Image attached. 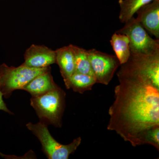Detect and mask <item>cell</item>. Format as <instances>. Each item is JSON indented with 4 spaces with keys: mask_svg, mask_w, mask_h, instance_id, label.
Returning a JSON list of instances; mask_svg holds the SVG:
<instances>
[{
    "mask_svg": "<svg viewBox=\"0 0 159 159\" xmlns=\"http://www.w3.org/2000/svg\"><path fill=\"white\" fill-rule=\"evenodd\" d=\"M120 66L107 129L135 147L146 131L159 125V88L130 61Z\"/></svg>",
    "mask_w": 159,
    "mask_h": 159,
    "instance_id": "obj_1",
    "label": "cell"
},
{
    "mask_svg": "<svg viewBox=\"0 0 159 159\" xmlns=\"http://www.w3.org/2000/svg\"><path fill=\"white\" fill-rule=\"evenodd\" d=\"M65 97L64 91L57 86L45 93L32 97L31 105L41 122L61 127L65 106Z\"/></svg>",
    "mask_w": 159,
    "mask_h": 159,
    "instance_id": "obj_2",
    "label": "cell"
},
{
    "mask_svg": "<svg viewBox=\"0 0 159 159\" xmlns=\"http://www.w3.org/2000/svg\"><path fill=\"white\" fill-rule=\"evenodd\" d=\"M50 69L34 68L21 65L17 67L0 66V90L3 96L8 98L15 90L23 89L35 77Z\"/></svg>",
    "mask_w": 159,
    "mask_h": 159,
    "instance_id": "obj_3",
    "label": "cell"
},
{
    "mask_svg": "<svg viewBox=\"0 0 159 159\" xmlns=\"http://www.w3.org/2000/svg\"><path fill=\"white\" fill-rule=\"evenodd\" d=\"M26 127L31 131L41 143L44 152L49 159H68L81 144V139L78 137L68 145H63L51 136L44 122L33 124L29 122Z\"/></svg>",
    "mask_w": 159,
    "mask_h": 159,
    "instance_id": "obj_4",
    "label": "cell"
},
{
    "mask_svg": "<svg viewBox=\"0 0 159 159\" xmlns=\"http://www.w3.org/2000/svg\"><path fill=\"white\" fill-rule=\"evenodd\" d=\"M116 32L128 36L131 54H150L159 52V39L150 37L134 16Z\"/></svg>",
    "mask_w": 159,
    "mask_h": 159,
    "instance_id": "obj_5",
    "label": "cell"
},
{
    "mask_svg": "<svg viewBox=\"0 0 159 159\" xmlns=\"http://www.w3.org/2000/svg\"><path fill=\"white\" fill-rule=\"evenodd\" d=\"M91 68L97 83L108 85L115 72L121 65L116 55L103 53L95 49L88 50Z\"/></svg>",
    "mask_w": 159,
    "mask_h": 159,
    "instance_id": "obj_6",
    "label": "cell"
},
{
    "mask_svg": "<svg viewBox=\"0 0 159 159\" xmlns=\"http://www.w3.org/2000/svg\"><path fill=\"white\" fill-rule=\"evenodd\" d=\"M129 60L159 88V52L150 54H131Z\"/></svg>",
    "mask_w": 159,
    "mask_h": 159,
    "instance_id": "obj_7",
    "label": "cell"
},
{
    "mask_svg": "<svg viewBox=\"0 0 159 159\" xmlns=\"http://www.w3.org/2000/svg\"><path fill=\"white\" fill-rule=\"evenodd\" d=\"M54 63H56V51L45 46L32 44L25 51L23 65L41 68Z\"/></svg>",
    "mask_w": 159,
    "mask_h": 159,
    "instance_id": "obj_8",
    "label": "cell"
},
{
    "mask_svg": "<svg viewBox=\"0 0 159 159\" xmlns=\"http://www.w3.org/2000/svg\"><path fill=\"white\" fill-rule=\"evenodd\" d=\"M136 19L146 31L159 39V0H153L137 11Z\"/></svg>",
    "mask_w": 159,
    "mask_h": 159,
    "instance_id": "obj_9",
    "label": "cell"
},
{
    "mask_svg": "<svg viewBox=\"0 0 159 159\" xmlns=\"http://www.w3.org/2000/svg\"><path fill=\"white\" fill-rule=\"evenodd\" d=\"M56 63L59 66L61 74L67 89H69L70 78L75 72L74 54L71 44L56 51Z\"/></svg>",
    "mask_w": 159,
    "mask_h": 159,
    "instance_id": "obj_10",
    "label": "cell"
},
{
    "mask_svg": "<svg viewBox=\"0 0 159 159\" xmlns=\"http://www.w3.org/2000/svg\"><path fill=\"white\" fill-rule=\"evenodd\" d=\"M57 86L53 80L49 69L35 77L22 90L29 92L32 97H36L45 93Z\"/></svg>",
    "mask_w": 159,
    "mask_h": 159,
    "instance_id": "obj_11",
    "label": "cell"
},
{
    "mask_svg": "<svg viewBox=\"0 0 159 159\" xmlns=\"http://www.w3.org/2000/svg\"><path fill=\"white\" fill-rule=\"evenodd\" d=\"M110 43L120 64L127 62L131 55L128 36L116 32L111 37Z\"/></svg>",
    "mask_w": 159,
    "mask_h": 159,
    "instance_id": "obj_12",
    "label": "cell"
},
{
    "mask_svg": "<svg viewBox=\"0 0 159 159\" xmlns=\"http://www.w3.org/2000/svg\"><path fill=\"white\" fill-rule=\"evenodd\" d=\"M152 1L153 0H119L120 22L125 24L134 17V15L141 7Z\"/></svg>",
    "mask_w": 159,
    "mask_h": 159,
    "instance_id": "obj_13",
    "label": "cell"
},
{
    "mask_svg": "<svg viewBox=\"0 0 159 159\" xmlns=\"http://www.w3.org/2000/svg\"><path fill=\"white\" fill-rule=\"evenodd\" d=\"M96 83V78L93 76L75 72L70 78L69 89L83 94L86 91L91 90Z\"/></svg>",
    "mask_w": 159,
    "mask_h": 159,
    "instance_id": "obj_14",
    "label": "cell"
},
{
    "mask_svg": "<svg viewBox=\"0 0 159 159\" xmlns=\"http://www.w3.org/2000/svg\"><path fill=\"white\" fill-rule=\"evenodd\" d=\"M71 47L74 55L75 72L94 76L88 50L74 45L71 44Z\"/></svg>",
    "mask_w": 159,
    "mask_h": 159,
    "instance_id": "obj_15",
    "label": "cell"
},
{
    "mask_svg": "<svg viewBox=\"0 0 159 159\" xmlns=\"http://www.w3.org/2000/svg\"><path fill=\"white\" fill-rule=\"evenodd\" d=\"M149 144L159 151V125L149 129L143 134L141 140V145Z\"/></svg>",
    "mask_w": 159,
    "mask_h": 159,
    "instance_id": "obj_16",
    "label": "cell"
},
{
    "mask_svg": "<svg viewBox=\"0 0 159 159\" xmlns=\"http://www.w3.org/2000/svg\"><path fill=\"white\" fill-rule=\"evenodd\" d=\"M3 94L1 92V90H0V110L3 111H4L8 113L12 114V112H11L9 110V109L7 108L6 103H5L4 100H3Z\"/></svg>",
    "mask_w": 159,
    "mask_h": 159,
    "instance_id": "obj_17",
    "label": "cell"
}]
</instances>
